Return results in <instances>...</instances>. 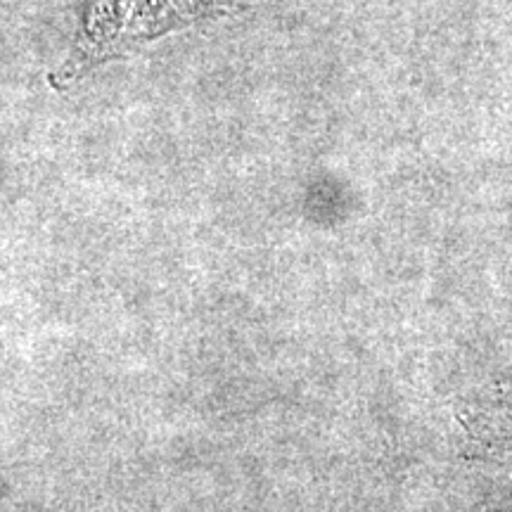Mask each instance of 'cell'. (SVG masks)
Wrapping results in <instances>:
<instances>
[{
  "instance_id": "cell-1",
  "label": "cell",
  "mask_w": 512,
  "mask_h": 512,
  "mask_svg": "<svg viewBox=\"0 0 512 512\" xmlns=\"http://www.w3.org/2000/svg\"><path fill=\"white\" fill-rule=\"evenodd\" d=\"M238 8L235 0H150L145 8L150 36L188 27L197 19L226 15Z\"/></svg>"
}]
</instances>
